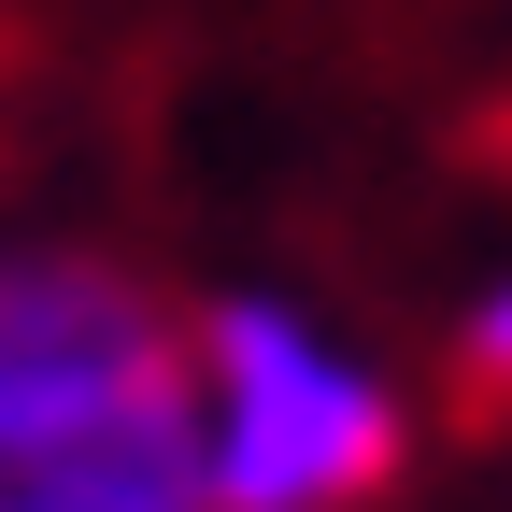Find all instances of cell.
<instances>
[{"label":"cell","mask_w":512,"mask_h":512,"mask_svg":"<svg viewBox=\"0 0 512 512\" xmlns=\"http://www.w3.org/2000/svg\"><path fill=\"white\" fill-rule=\"evenodd\" d=\"M185 427L200 512H370L413 456V399L285 285H214L185 313Z\"/></svg>","instance_id":"7a4b0ae2"},{"label":"cell","mask_w":512,"mask_h":512,"mask_svg":"<svg viewBox=\"0 0 512 512\" xmlns=\"http://www.w3.org/2000/svg\"><path fill=\"white\" fill-rule=\"evenodd\" d=\"M0 512H200L185 313L86 242H0Z\"/></svg>","instance_id":"6da1fadb"},{"label":"cell","mask_w":512,"mask_h":512,"mask_svg":"<svg viewBox=\"0 0 512 512\" xmlns=\"http://www.w3.org/2000/svg\"><path fill=\"white\" fill-rule=\"evenodd\" d=\"M456 370L484 384V399H512V256L470 285V313H456Z\"/></svg>","instance_id":"3957f363"}]
</instances>
